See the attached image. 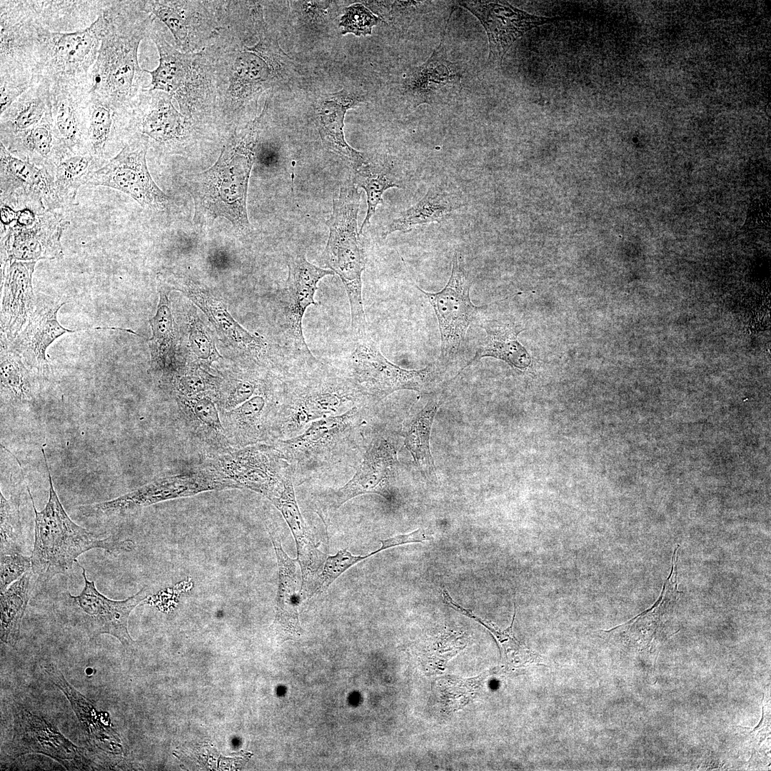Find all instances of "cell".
<instances>
[{"label":"cell","instance_id":"cell-54","mask_svg":"<svg viewBox=\"0 0 771 771\" xmlns=\"http://www.w3.org/2000/svg\"><path fill=\"white\" fill-rule=\"evenodd\" d=\"M30 570H31V557L24 555L21 550L1 552V593Z\"/></svg>","mask_w":771,"mask_h":771},{"label":"cell","instance_id":"cell-6","mask_svg":"<svg viewBox=\"0 0 771 771\" xmlns=\"http://www.w3.org/2000/svg\"><path fill=\"white\" fill-rule=\"evenodd\" d=\"M370 402L355 383L342 373L305 375L290 382L271 443L301 433L313 421L343 414Z\"/></svg>","mask_w":771,"mask_h":771},{"label":"cell","instance_id":"cell-14","mask_svg":"<svg viewBox=\"0 0 771 771\" xmlns=\"http://www.w3.org/2000/svg\"><path fill=\"white\" fill-rule=\"evenodd\" d=\"M0 72H34L39 21L33 1H0Z\"/></svg>","mask_w":771,"mask_h":771},{"label":"cell","instance_id":"cell-8","mask_svg":"<svg viewBox=\"0 0 771 771\" xmlns=\"http://www.w3.org/2000/svg\"><path fill=\"white\" fill-rule=\"evenodd\" d=\"M231 488H240L202 464L189 471L158 478L114 499L81 505L78 510L86 518H109L168 500Z\"/></svg>","mask_w":771,"mask_h":771},{"label":"cell","instance_id":"cell-18","mask_svg":"<svg viewBox=\"0 0 771 771\" xmlns=\"http://www.w3.org/2000/svg\"><path fill=\"white\" fill-rule=\"evenodd\" d=\"M36 261L1 262V344L9 346L21 333L35 306L32 286Z\"/></svg>","mask_w":771,"mask_h":771},{"label":"cell","instance_id":"cell-29","mask_svg":"<svg viewBox=\"0 0 771 771\" xmlns=\"http://www.w3.org/2000/svg\"><path fill=\"white\" fill-rule=\"evenodd\" d=\"M360 101V99L344 89L323 96L316 114V125L324 146L348 161L354 171L368 163L360 152L346 141L343 121L346 111Z\"/></svg>","mask_w":771,"mask_h":771},{"label":"cell","instance_id":"cell-17","mask_svg":"<svg viewBox=\"0 0 771 771\" xmlns=\"http://www.w3.org/2000/svg\"><path fill=\"white\" fill-rule=\"evenodd\" d=\"M459 4L477 17L488 39V61L501 64L513 43L528 31L562 18L532 15L505 1H463Z\"/></svg>","mask_w":771,"mask_h":771},{"label":"cell","instance_id":"cell-52","mask_svg":"<svg viewBox=\"0 0 771 771\" xmlns=\"http://www.w3.org/2000/svg\"><path fill=\"white\" fill-rule=\"evenodd\" d=\"M140 9L161 21L173 34L178 44H183L187 37L186 19L173 4L165 1H138Z\"/></svg>","mask_w":771,"mask_h":771},{"label":"cell","instance_id":"cell-23","mask_svg":"<svg viewBox=\"0 0 771 771\" xmlns=\"http://www.w3.org/2000/svg\"><path fill=\"white\" fill-rule=\"evenodd\" d=\"M176 401L177 423L187 437L209 456L207 459L234 450L222 423L217 403L211 396L176 395Z\"/></svg>","mask_w":771,"mask_h":771},{"label":"cell","instance_id":"cell-38","mask_svg":"<svg viewBox=\"0 0 771 771\" xmlns=\"http://www.w3.org/2000/svg\"><path fill=\"white\" fill-rule=\"evenodd\" d=\"M461 203L440 187L432 186L415 205L401 211L383 232L386 238L395 231L410 232L414 228L446 219Z\"/></svg>","mask_w":771,"mask_h":771},{"label":"cell","instance_id":"cell-36","mask_svg":"<svg viewBox=\"0 0 771 771\" xmlns=\"http://www.w3.org/2000/svg\"><path fill=\"white\" fill-rule=\"evenodd\" d=\"M0 362L1 405H33L39 392L38 375L9 346L1 344Z\"/></svg>","mask_w":771,"mask_h":771},{"label":"cell","instance_id":"cell-50","mask_svg":"<svg viewBox=\"0 0 771 771\" xmlns=\"http://www.w3.org/2000/svg\"><path fill=\"white\" fill-rule=\"evenodd\" d=\"M1 552L21 550V520L19 505L0 492Z\"/></svg>","mask_w":771,"mask_h":771},{"label":"cell","instance_id":"cell-12","mask_svg":"<svg viewBox=\"0 0 771 771\" xmlns=\"http://www.w3.org/2000/svg\"><path fill=\"white\" fill-rule=\"evenodd\" d=\"M203 465L240 488H247L268 498L288 475L293 473L282 452L271 443H257L208 458Z\"/></svg>","mask_w":771,"mask_h":771},{"label":"cell","instance_id":"cell-39","mask_svg":"<svg viewBox=\"0 0 771 771\" xmlns=\"http://www.w3.org/2000/svg\"><path fill=\"white\" fill-rule=\"evenodd\" d=\"M106 162L89 152L64 155L54 168L55 189L63 208L76 205L78 190L86 185L90 175Z\"/></svg>","mask_w":771,"mask_h":771},{"label":"cell","instance_id":"cell-11","mask_svg":"<svg viewBox=\"0 0 771 771\" xmlns=\"http://www.w3.org/2000/svg\"><path fill=\"white\" fill-rule=\"evenodd\" d=\"M472 283L462 258L455 252L450 276L441 291L430 293L416 286L427 298L437 316L443 360L452 359L458 354L470 324L486 306H476L472 303L470 297Z\"/></svg>","mask_w":771,"mask_h":771},{"label":"cell","instance_id":"cell-48","mask_svg":"<svg viewBox=\"0 0 771 771\" xmlns=\"http://www.w3.org/2000/svg\"><path fill=\"white\" fill-rule=\"evenodd\" d=\"M251 14L259 41L245 49L256 54L266 61L271 71L281 74L291 65V59L282 51L275 36L268 31L261 8H253Z\"/></svg>","mask_w":771,"mask_h":771},{"label":"cell","instance_id":"cell-26","mask_svg":"<svg viewBox=\"0 0 771 771\" xmlns=\"http://www.w3.org/2000/svg\"><path fill=\"white\" fill-rule=\"evenodd\" d=\"M0 197L36 193L48 210L62 208L57 196L53 171L13 155L0 142Z\"/></svg>","mask_w":771,"mask_h":771},{"label":"cell","instance_id":"cell-49","mask_svg":"<svg viewBox=\"0 0 771 771\" xmlns=\"http://www.w3.org/2000/svg\"><path fill=\"white\" fill-rule=\"evenodd\" d=\"M371 556H373L371 553L366 555H354L346 549L338 551L334 555L328 556L321 573L316 579L310 597L325 592L347 570Z\"/></svg>","mask_w":771,"mask_h":771},{"label":"cell","instance_id":"cell-5","mask_svg":"<svg viewBox=\"0 0 771 771\" xmlns=\"http://www.w3.org/2000/svg\"><path fill=\"white\" fill-rule=\"evenodd\" d=\"M364 407L355 406L343 414L316 420L301 433L271 443L290 463L293 482L321 475L344 460L354 458Z\"/></svg>","mask_w":771,"mask_h":771},{"label":"cell","instance_id":"cell-28","mask_svg":"<svg viewBox=\"0 0 771 771\" xmlns=\"http://www.w3.org/2000/svg\"><path fill=\"white\" fill-rule=\"evenodd\" d=\"M278 567V585L276 598V615L270 631L279 641L294 640L302 633L298 612L300 595L296 559L283 550L276 535L269 531Z\"/></svg>","mask_w":771,"mask_h":771},{"label":"cell","instance_id":"cell-10","mask_svg":"<svg viewBox=\"0 0 771 771\" xmlns=\"http://www.w3.org/2000/svg\"><path fill=\"white\" fill-rule=\"evenodd\" d=\"M148 147L146 136H133L115 156L90 175L86 185L111 188L131 196L144 208L164 210L169 197L158 188L148 171Z\"/></svg>","mask_w":771,"mask_h":771},{"label":"cell","instance_id":"cell-15","mask_svg":"<svg viewBox=\"0 0 771 771\" xmlns=\"http://www.w3.org/2000/svg\"><path fill=\"white\" fill-rule=\"evenodd\" d=\"M398 467L397 450L393 441L385 437H376L363 453L353 477L344 485L327 495L331 508L337 510L349 500L368 493L390 499Z\"/></svg>","mask_w":771,"mask_h":771},{"label":"cell","instance_id":"cell-13","mask_svg":"<svg viewBox=\"0 0 771 771\" xmlns=\"http://www.w3.org/2000/svg\"><path fill=\"white\" fill-rule=\"evenodd\" d=\"M81 568L84 586L78 595L69 592L61 594V600L70 609L75 622L89 637L95 638L109 634L125 647L131 645L133 640L128 631V620L131 612L149 595V588L145 586L135 595L121 600L107 598L100 593L94 581L86 577L85 568Z\"/></svg>","mask_w":771,"mask_h":771},{"label":"cell","instance_id":"cell-20","mask_svg":"<svg viewBox=\"0 0 771 771\" xmlns=\"http://www.w3.org/2000/svg\"><path fill=\"white\" fill-rule=\"evenodd\" d=\"M443 37L430 58L413 68L406 79L405 92L416 106L447 103L460 91L464 66L448 59Z\"/></svg>","mask_w":771,"mask_h":771},{"label":"cell","instance_id":"cell-44","mask_svg":"<svg viewBox=\"0 0 771 771\" xmlns=\"http://www.w3.org/2000/svg\"><path fill=\"white\" fill-rule=\"evenodd\" d=\"M151 106L139 120L141 135L163 143L183 133V117L174 108L170 98L159 96Z\"/></svg>","mask_w":771,"mask_h":771},{"label":"cell","instance_id":"cell-55","mask_svg":"<svg viewBox=\"0 0 771 771\" xmlns=\"http://www.w3.org/2000/svg\"><path fill=\"white\" fill-rule=\"evenodd\" d=\"M189 343L196 357L205 365L210 366L221 358L208 331L198 318L191 321Z\"/></svg>","mask_w":771,"mask_h":771},{"label":"cell","instance_id":"cell-37","mask_svg":"<svg viewBox=\"0 0 771 771\" xmlns=\"http://www.w3.org/2000/svg\"><path fill=\"white\" fill-rule=\"evenodd\" d=\"M150 35L159 54V64L153 71L144 70L151 75V82L142 91H162L173 95L185 82L198 54L178 51L156 29Z\"/></svg>","mask_w":771,"mask_h":771},{"label":"cell","instance_id":"cell-24","mask_svg":"<svg viewBox=\"0 0 771 771\" xmlns=\"http://www.w3.org/2000/svg\"><path fill=\"white\" fill-rule=\"evenodd\" d=\"M50 88L51 123L57 137L69 152H88V105L91 86L57 85Z\"/></svg>","mask_w":771,"mask_h":771},{"label":"cell","instance_id":"cell-35","mask_svg":"<svg viewBox=\"0 0 771 771\" xmlns=\"http://www.w3.org/2000/svg\"><path fill=\"white\" fill-rule=\"evenodd\" d=\"M39 23L61 33L84 30L99 16L106 1H33Z\"/></svg>","mask_w":771,"mask_h":771},{"label":"cell","instance_id":"cell-2","mask_svg":"<svg viewBox=\"0 0 771 771\" xmlns=\"http://www.w3.org/2000/svg\"><path fill=\"white\" fill-rule=\"evenodd\" d=\"M140 11L138 1H106L101 12V42L89 91L118 109H131L143 71L138 49L151 18L141 17Z\"/></svg>","mask_w":771,"mask_h":771},{"label":"cell","instance_id":"cell-34","mask_svg":"<svg viewBox=\"0 0 771 771\" xmlns=\"http://www.w3.org/2000/svg\"><path fill=\"white\" fill-rule=\"evenodd\" d=\"M480 326L486 333L485 338L475 356L459 371L454 378L465 368L484 357L503 360L519 369H525L530 364L531 358L528 352L518 340V334L523 331L522 328L514 323L495 320L483 321L480 323Z\"/></svg>","mask_w":771,"mask_h":771},{"label":"cell","instance_id":"cell-22","mask_svg":"<svg viewBox=\"0 0 771 771\" xmlns=\"http://www.w3.org/2000/svg\"><path fill=\"white\" fill-rule=\"evenodd\" d=\"M281 405L262 387L251 398L228 410L221 418L233 449L257 443H271Z\"/></svg>","mask_w":771,"mask_h":771},{"label":"cell","instance_id":"cell-33","mask_svg":"<svg viewBox=\"0 0 771 771\" xmlns=\"http://www.w3.org/2000/svg\"><path fill=\"white\" fill-rule=\"evenodd\" d=\"M158 290L156 313L148 321L152 331V336L148 340L150 371L163 382H172L175 376L171 360L176 339L174 320L168 298L169 289L166 285H160Z\"/></svg>","mask_w":771,"mask_h":771},{"label":"cell","instance_id":"cell-40","mask_svg":"<svg viewBox=\"0 0 771 771\" xmlns=\"http://www.w3.org/2000/svg\"><path fill=\"white\" fill-rule=\"evenodd\" d=\"M441 595L443 601L446 605L463 615L473 619L489 630L498 642L502 659L506 666L518 668L534 663L543 664L542 657L525 644L520 642L514 635L513 627L516 614L515 604H514V613L510 625L505 630H500L491 623L478 618L472 611L457 603L445 588L442 589Z\"/></svg>","mask_w":771,"mask_h":771},{"label":"cell","instance_id":"cell-31","mask_svg":"<svg viewBox=\"0 0 771 771\" xmlns=\"http://www.w3.org/2000/svg\"><path fill=\"white\" fill-rule=\"evenodd\" d=\"M1 142L15 156L52 171L69 153L54 131L51 115L33 128Z\"/></svg>","mask_w":771,"mask_h":771},{"label":"cell","instance_id":"cell-7","mask_svg":"<svg viewBox=\"0 0 771 771\" xmlns=\"http://www.w3.org/2000/svg\"><path fill=\"white\" fill-rule=\"evenodd\" d=\"M102 29L101 13L90 26L81 31L61 33L41 26L34 75L50 86H91V71L101 46Z\"/></svg>","mask_w":771,"mask_h":771},{"label":"cell","instance_id":"cell-47","mask_svg":"<svg viewBox=\"0 0 771 771\" xmlns=\"http://www.w3.org/2000/svg\"><path fill=\"white\" fill-rule=\"evenodd\" d=\"M233 71V91L248 94L268 81L271 69L263 59L248 51L240 54Z\"/></svg>","mask_w":771,"mask_h":771},{"label":"cell","instance_id":"cell-51","mask_svg":"<svg viewBox=\"0 0 771 771\" xmlns=\"http://www.w3.org/2000/svg\"><path fill=\"white\" fill-rule=\"evenodd\" d=\"M222 380L202 370L179 374L172 381L178 395L194 397L215 393L217 395Z\"/></svg>","mask_w":771,"mask_h":771},{"label":"cell","instance_id":"cell-46","mask_svg":"<svg viewBox=\"0 0 771 771\" xmlns=\"http://www.w3.org/2000/svg\"><path fill=\"white\" fill-rule=\"evenodd\" d=\"M354 171L353 183L358 188H363L367 196V213L359 231L362 233L370 223L378 206L383 203L384 192L389 188L400 186L396 183L394 174L385 167L378 168L367 163Z\"/></svg>","mask_w":771,"mask_h":771},{"label":"cell","instance_id":"cell-41","mask_svg":"<svg viewBox=\"0 0 771 771\" xmlns=\"http://www.w3.org/2000/svg\"><path fill=\"white\" fill-rule=\"evenodd\" d=\"M37 581L31 570L1 593V640L14 646L21 623Z\"/></svg>","mask_w":771,"mask_h":771},{"label":"cell","instance_id":"cell-45","mask_svg":"<svg viewBox=\"0 0 771 771\" xmlns=\"http://www.w3.org/2000/svg\"><path fill=\"white\" fill-rule=\"evenodd\" d=\"M1 234L32 227L47 210L36 193H20L0 198Z\"/></svg>","mask_w":771,"mask_h":771},{"label":"cell","instance_id":"cell-27","mask_svg":"<svg viewBox=\"0 0 771 771\" xmlns=\"http://www.w3.org/2000/svg\"><path fill=\"white\" fill-rule=\"evenodd\" d=\"M129 110L116 108L90 94L86 143L89 153L107 162L124 148L130 140L126 136L131 123L128 121Z\"/></svg>","mask_w":771,"mask_h":771},{"label":"cell","instance_id":"cell-56","mask_svg":"<svg viewBox=\"0 0 771 771\" xmlns=\"http://www.w3.org/2000/svg\"><path fill=\"white\" fill-rule=\"evenodd\" d=\"M262 386L253 378L233 379L224 394H221L217 405L220 411H228L251 398Z\"/></svg>","mask_w":771,"mask_h":771},{"label":"cell","instance_id":"cell-42","mask_svg":"<svg viewBox=\"0 0 771 771\" xmlns=\"http://www.w3.org/2000/svg\"><path fill=\"white\" fill-rule=\"evenodd\" d=\"M442 403L443 398L440 394L431 397L423 409L413 417L405 430V446L417 466L425 473H435L430 438L435 416Z\"/></svg>","mask_w":771,"mask_h":771},{"label":"cell","instance_id":"cell-3","mask_svg":"<svg viewBox=\"0 0 771 771\" xmlns=\"http://www.w3.org/2000/svg\"><path fill=\"white\" fill-rule=\"evenodd\" d=\"M41 453L49 483V499L42 510H36L30 490L26 487L35 513L31 560V570L37 583H46L57 575L69 573L77 558L91 549H103L113 555L130 550L129 540H120L112 535L101 538L69 518L54 488L43 448Z\"/></svg>","mask_w":771,"mask_h":771},{"label":"cell","instance_id":"cell-53","mask_svg":"<svg viewBox=\"0 0 771 771\" xmlns=\"http://www.w3.org/2000/svg\"><path fill=\"white\" fill-rule=\"evenodd\" d=\"M33 81L31 71L0 72V114L31 87Z\"/></svg>","mask_w":771,"mask_h":771},{"label":"cell","instance_id":"cell-43","mask_svg":"<svg viewBox=\"0 0 771 771\" xmlns=\"http://www.w3.org/2000/svg\"><path fill=\"white\" fill-rule=\"evenodd\" d=\"M16 728L21 730H17V733L14 737V745L21 743L24 745H21V748L17 750L19 751L23 748L19 752V755H21V751L29 746L28 745H30L38 742L27 750L41 752L55 757L59 761L71 760L76 757V755H79V752H76V750L79 749L66 740L61 735L56 732L45 721L43 725V733L37 735L38 733L29 722L24 712H21L16 717Z\"/></svg>","mask_w":771,"mask_h":771},{"label":"cell","instance_id":"cell-59","mask_svg":"<svg viewBox=\"0 0 771 771\" xmlns=\"http://www.w3.org/2000/svg\"><path fill=\"white\" fill-rule=\"evenodd\" d=\"M763 699H764V695H762V716H761V720H760L757 725H756L755 727H753V729L751 730L750 734H751V733L755 732L757 730H758L760 728V727L762 725V722L764 720V705H762Z\"/></svg>","mask_w":771,"mask_h":771},{"label":"cell","instance_id":"cell-16","mask_svg":"<svg viewBox=\"0 0 771 771\" xmlns=\"http://www.w3.org/2000/svg\"><path fill=\"white\" fill-rule=\"evenodd\" d=\"M64 304L65 302L60 303L59 300L48 298H41L38 302L36 301L35 308L26 326L9 345L21 356L41 379L46 377L49 373L46 350L62 335L90 329H112L133 333L130 329L119 327L92 326L74 330L63 327L57 319V313Z\"/></svg>","mask_w":771,"mask_h":771},{"label":"cell","instance_id":"cell-58","mask_svg":"<svg viewBox=\"0 0 771 771\" xmlns=\"http://www.w3.org/2000/svg\"><path fill=\"white\" fill-rule=\"evenodd\" d=\"M430 539L431 536L428 530L418 528L408 534H400L381 540V547L377 550V552L408 543H423Z\"/></svg>","mask_w":771,"mask_h":771},{"label":"cell","instance_id":"cell-1","mask_svg":"<svg viewBox=\"0 0 771 771\" xmlns=\"http://www.w3.org/2000/svg\"><path fill=\"white\" fill-rule=\"evenodd\" d=\"M266 109L243 130L231 137L211 167L185 177V188L194 202L193 220L197 225L210 226L216 218L223 217L236 230L249 231L248 186Z\"/></svg>","mask_w":771,"mask_h":771},{"label":"cell","instance_id":"cell-30","mask_svg":"<svg viewBox=\"0 0 771 771\" xmlns=\"http://www.w3.org/2000/svg\"><path fill=\"white\" fill-rule=\"evenodd\" d=\"M49 84L34 75L31 87L0 114V139L26 131L51 115Z\"/></svg>","mask_w":771,"mask_h":771},{"label":"cell","instance_id":"cell-21","mask_svg":"<svg viewBox=\"0 0 771 771\" xmlns=\"http://www.w3.org/2000/svg\"><path fill=\"white\" fill-rule=\"evenodd\" d=\"M288 269L286 290L288 332L296 350L311 361H316L304 338L303 318L308 306L318 305L314 296L318 282L323 277L333 275L334 273L310 263L306 258L304 251L295 252L289 256Z\"/></svg>","mask_w":771,"mask_h":771},{"label":"cell","instance_id":"cell-57","mask_svg":"<svg viewBox=\"0 0 771 771\" xmlns=\"http://www.w3.org/2000/svg\"><path fill=\"white\" fill-rule=\"evenodd\" d=\"M379 20L363 4H356L346 8L340 26L343 28V34L353 33L358 36H366L371 34L373 26Z\"/></svg>","mask_w":771,"mask_h":771},{"label":"cell","instance_id":"cell-4","mask_svg":"<svg viewBox=\"0 0 771 771\" xmlns=\"http://www.w3.org/2000/svg\"><path fill=\"white\" fill-rule=\"evenodd\" d=\"M360 201L361 192L353 182L343 183L336 191L332 213L326 221L329 235L323 253L324 263L340 277L345 287L354 338L367 333L362 298L365 261L357 226Z\"/></svg>","mask_w":771,"mask_h":771},{"label":"cell","instance_id":"cell-32","mask_svg":"<svg viewBox=\"0 0 771 771\" xmlns=\"http://www.w3.org/2000/svg\"><path fill=\"white\" fill-rule=\"evenodd\" d=\"M175 283L178 290L205 313L218 333L228 342L250 349L263 347V340L244 329L231 316L226 306L210 292L191 281L176 279Z\"/></svg>","mask_w":771,"mask_h":771},{"label":"cell","instance_id":"cell-19","mask_svg":"<svg viewBox=\"0 0 771 771\" xmlns=\"http://www.w3.org/2000/svg\"><path fill=\"white\" fill-rule=\"evenodd\" d=\"M69 225L59 213L47 209L32 227L1 234V262L61 258V237Z\"/></svg>","mask_w":771,"mask_h":771},{"label":"cell","instance_id":"cell-25","mask_svg":"<svg viewBox=\"0 0 771 771\" xmlns=\"http://www.w3.org/2000/svg\"><path fill=\"white\" fill-rule=\"evenodd\" d=\"M293 476L268 500L279 510L289 526L296 541L297 562L302 575L300 595L309 596L313 588L317 573L325 560V555L318 548L296 501Z\"/></svg>","mask_w":771,"mask_h":771},{"label":"cell","instance_id":"cell-9","mask_svg":"<svg viewBox=\"0 0 771 771\" xmlns=\"http://www.w3.org/2000/svg\"><path fill=\"white\" fill-rule=\"evenodd\" d=\"M355 348L343 373L369 401L378 402L400 390L422 392L436 376V368L430 364L420 370H407L389 361L376 341L367 333L356 338Z\"/></svg>","mask_w":771,"mask_h":771}]
</instances>
